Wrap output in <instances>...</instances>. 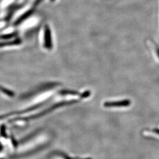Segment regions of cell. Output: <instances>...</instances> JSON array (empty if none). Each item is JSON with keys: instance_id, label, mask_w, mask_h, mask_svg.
<instances>
[{"instance_id": "obj_1", "label": "cell", "mask_w": 159, "mask_h": 159, "mask_svg": "<svg viewBox=\"0 0 159 159\" xmlns=\"http://www.w3.org/2000/svg\"><path fill=\"white\" fill-rule=\"evenodd\" d=\"M130 104V101L129 100H125L119 102H106L104 103L105 107H121V106H128Z\"/></svg>"}, {"instance_id": "obj_2", "label": "cell", "mask_w": 159, "mask_h": 159, "mask_svg": "<svg viewBox=\"0 0 159 159\" xmlns=\"http://www.w3.org/2000/svg\"><path fill=\"white\" fill-rule=\"evenodd\" d=\"M154 132L156 133H157V134H159V129H154Z\"/></svg>"}]
</instances>
